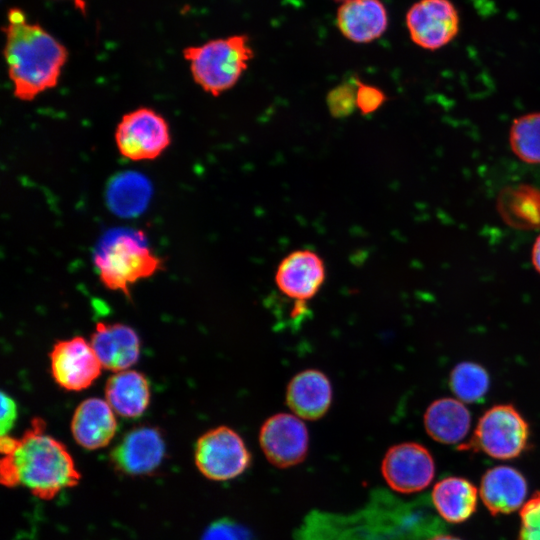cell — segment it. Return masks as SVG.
Returning <instances> with one entry per match:
<instances>
[{
    "label": "cell",
    "mask_w": 540,
    "mask_h": 540,
    "mask_svg": "<svg viewBox=\"0 0 540 540\" xmlns=\"http://www.w3.org/2000/svg\"><path fill=\"white\" fill-rule=\"evenodd\" d=\"M0 482L23 487L34 497L52 500L79 484L81 473L66 446L46 433V423L35 417L20 438L0 437Z\"/></svg>",
    "instance_id": "1"
},
{
    "label": "cell",
    "mask_w": 540,
    "mask_h": 540,
    "mask_svg": "<svg viewBox=\"0 0 540 540\" xmlns=\"http://www.w3.org/2000/svg\"><path fill=\"white\" fill-rule=\"evenodd\" d=\"M3 57L14 97L30 102L58 85L68 50L18 7L9 9L3 27Z\"/></svg>",
    "instance_id": "2"
},
{
    "label": "cell",
    "mask_w": 540,
    "mask_h": 540,
    "mask_svg": "<svg viewBox=\"0 0 540 540\" xmlns=\"http://www.w3.org/2000/svg\"><path fill=\"white\" fill-rule=\"evenodd\" d=\"M93 262L102 284L130 298V287L163 269V260L150 248L141 230L120 229L107 234Z\"/></svg>",
    "instance_id": "3"
},
{
    "label": "cell",
    "mask_w": 540,
    "mask_h": 540,
    "mask_svg": "<svg viewBox=\"0 0 540 540\" xmlns=\"http://www.w3.org/2000/svg\"><path fill=\"white\" fill-rule=\"evenodd\" d=\"M182 53L193 81L213 97L233 88L254 57L250 38L244 34L188 46Z\"/></svg>",
    "instance_id": "4"
},
{
    "label": "cell",
    "mask_w": 540,
    "mask_h": 540,
    "mask_svg": "<svg viewBox=\"0 0 540 540\" xmlns=\"http://www.w3.org/2000/svg\"><path fill=\"white\" fill-rule=\"evenodd\" d=\"M529 424L510 404L489 408L478 420L472 437L459 450L483 452L500 460L518 457L528 445Z\"/></svg>",
    "instance_id": "5"
},
{
    "label": "cell",
    "mask_w": 540,
    "mask_h": 540,
    "mask_svg": "<svg viewBox=\"0 0 540 540\" xmlns=\"http://www.w3.org/2000/svg\"><path fill=\"white\" fill-rule=\"evenodd\" d=\"M194 461L209 480L223 482L242 475L252 461L243 438L228 426L207 430L196 441Z\"/></svg>",
    "instance_id": "6"
},
{
    "label": "cell",
    "mask_w": 540,
    "mask_h": 540,
    "mask_svg": "<svg viewBox=\"0 0 540 540\" xmlns=\"http://www.w3.org/2000/svg\"><path fill=\"white\" fill-rule=\"evenodd\" d=\"M118 152L131 161H149L161 156L171 144L166 119L149 107H139L121 117L114 133Z\"/></svg>",
    "instance_id": "7"
},
{
    "label": "cell",
    "mask_w": 540,
    "mask_h": 540,
    "mask_svg": "<svg viewBox=\"0 0 540 540\" xmlns=\"http://www.w3.org/2000/svg\"><path fill=\"white\" fill-rule=\"evenodd\" d=\"M405 22L413 43L426 50L446 46L460 26L459 13L450 0H419L408 9Z\"/></svg>",
    "instance_id": "8"
},
{
    "label": "cell",
    "mask_w": 540,
    "mask_h": 540,
    "mask_svg": "<svg viewBox=\"0 0 540 540\" xmlns=\"http://www.w3.org/2000/svg\"><path fill=\"white\" fill-rule=\"evenodd\" d=\"M259 443L263 454L272 465L288 468L306 458L309 433L301 418L290 413H277L262 424Z\"/></svg>",
    "instance_id": "9"
},
{
    "label": "cell",
    "mask_w": 540,
    "mask_h": 540,
    "mask_svg": "<svg viewBox=\"0 0 540 540\" xmlns=\"http://www.w3.org/2000/svg\"><path fill=\"white\" fill-rule=\"evenodd\" d=\"M381 473L392 490L410 494L425 489L431 483L435 463L427 448L419 443L404 442L386 451Z\"/></svg>",
    "instance_id": "10"
},
{
    "label": "cell",
    "mask_w": 540,
    "mask_h": 540,
    "mask_svg": "<svg viewBox=\"0 0 540 540\" xmlns=\"http://www.w3.org/2000/svg\"><path fill=\"white\" fill-rule=\"evenodd\" d=\"M49 356L53 379L68 391L87 389L103 368L90 342L81 336L57 341Z\"/></svg>",
    "instance_id": "11"
},
{
    "label": "cell",
    "mask_w": 540,
    "mask_h": 540,
    "mask_svg": "<svg viewBox=\"0 0 540 540\" xmlns=\"http://www.w3.org/2000/svg\"><path fill=\"white\" fill-rule=\"evenodd\" d=\"M165 456V442L158 428L138 426L128 431L112 449L113 467L127 476L154 472Z\"/></svg>",
    "instance_id": "12"
},
{
    "label": "cell",
    "mask_w": 540,
    "mask_h": 540,
    "mask_svg": "<svg viewBox=\"0 0 540 540\" xmlns=\"http://www.w3.org/2000/svg\"><path fill=\"white\" fill-rule=\"evenodd\" d=\"M325 278L323 259L309 249L289 253L281 260L275 273L278 289L286 297L295 300L298 308L319 292Z\"/></svg>",
    "instance_id": "13"
},
{
    "label": "cell",
    "mask_w": 540,
    "mask_h": 540,
    "mask_svg": "<svg viewBox=\"0 0 540 540\" xmlns=\"http://www.w3.org/2000/svg\"><path fill=\"white\" fill-rule=\"evenodd\" d=\"M89 342L102 367L112 372L128 370L140 356L136 331L122 323H96Z\"/></svg>",
    "instance_id": "14"
},
{
    "label": "cell",
    "mask_w": 540,
    "mask_h": 540,
    "mask_svg": "<svg viewBox=\"0 0 540 540\" xmlns=\"http://www.w3.org/2000/svg\"><path fill=\"white\" fill-rule=\"evenodd\" d=\"M285 396L287 406L294 415L315 421L328 412L333 390L329 378L322 371L306 369L291 378Z\"/></svg>",
    "instance_id": "15"
},
{
    "label": "cell",
    "mask_w": 540,
    "mask_h": 540,
    "mask_svg": "<svg viewBox=\"0 0 540 540\" xmlns=\"http://www.w3.org/2000/svg\"><path fill=\"white\" fill-rule=\"evenodd\" d=\"M336 25L351 42L370 43L387 30V10L381 0H348L337 10Z\"/></svg>",
    "instance_id": "16"
},
{
    "label": "cell",
    "mask_w": 540,
    "mask_h": 540,
    "mask_svg": "<svg viewBox=\"0 0 540 540\" xmlns=\"http://www.w3.org/2000/svg\"><path fill=\"white\" fill-rule=\"evenodd\" d=\"M71 433L78 445L87 450L106 447L117 431L113 409L106 400L87 398L75 409Z\"/></svg>",
    "instance_id": "17"
},
{
    "label": "cell",
    "mask_w": 540,
    "mask_h": 540,
    "mask_svg": "<svg viewBox=\"0 0 540 540\" xmlns=\"http://www.w3.org/2000/svg\"><path fill=\"white\" fill-rule=\"evenodd\" d=\"M526 495L527 482L513 467H493L481 479L480 496L492 515L508 514L521 508Z\"/></svg>",
    "instance_id": "18"
},
{
    "label": "cell",
    "mask_w": 540,
    "mask_h": 540,
    "mask_svg": "<svg viewBox=\"0 0 540 540\" xmlns=\"http://www.w3.org/2000/svg\"><path fill=\"white\" fill-rule=\"evenodd\" d=\"M471 415L467 407L455 398L433 401L425 411L424 426L427 434L443 444H457L469 432Z\"/></svg>",
    "instance_id": "19"
},
{
    "label": "cell",
    "mask_w": 540,
    "mask_h": 540,
    "mask_svg": "<svg viewBox=\"0 0 540 540\" xmlns=\"http://www.w3.org/2000/svg\"><path fill=\"white\" fill-rule=\"evenodd\" d=\"M105 400L120 416H141L150 402L147 378L135 370H124L111 375L105 385Z\"/></svg>",
    "instance_id": "20"
},
{
    "label": "cell",
    "mask_w": 540,
    "mask_h": 540,
    "mask_svg": "<svg viewBox=\"0 0 540 540\" xmlns=\"http://www.w3.org/2000/svg\"><path fill=\"white\" fill-rule=\"evenodd\" d=\"M503 221L516 229H540V189L528 184L507 187L497 198Z\"/></svg>",
    "instance_id": "21"
},
{
    "label": "cell",
    "mask_w": 540,
    "mask_h": 540,
    "mask_svg": "<svg viewBox=\"0 0 540 540\" xmlns=\"http://www.w3.org/2000/svg\"><path fill=\"white\" fill-rule=\"evenodd\" d=\"M477 489L461 477H447L435 484L432 502L438 514L449 523H461L476 510Z\"/></svg>",
    "instance_id": "22"
},
{
    "label": "cell",
    "mask_w": 540,
    "mask_h": 540,
    "mask_svg": "<svg viewBox=\"0 0 540 540\" xmlns=\"http://www.w3.org/2000/svg\"><path fill=\"white\" fill-rule=\"evenodd\" d=\"M449 386L456 399L463 403L481 401L489 390V374L481 365L464 361L452 369Z\"/></svg>",
    "instance_id": "23"
},
{
    "label": "cell",
    "mask_w": 540,
    "mask_h": 540,
    "mask_svg": "<svg viewBox=\"0 0 540 540\" xmlns=\"http://www.w3.org/2000/svg\"><path fill=\"white\" fill-rule=\"evenodd\" d=\"M509 142L520 160L540 164V112L516 118L511 125Z\"/></svg>",
    "instance_id": "24"
},
{
    "label": "cell",
    "mask_w": 540,
    "mask_h": 540,
    "mask_svg": "<svg viewBox=\"0 0 540 540\" xmlns=\"http://www.w3.org/2000/svg\"><path fill=\"white\" fill-rule=\"evenodd\" d=\"M359 78L339 84L327 94V106L330 114L336 118L350 115L356 107V91Z\"/></svg>",
    "instance_id": "25"
},
{
    "label": "cell",
    "mask_w": 540,
    "mask_h": 540,
    "mask_svg": "<svg viewBox=\"0 0 540 540\" xmlns=\"http://www.w3.org/2000/svg\"><path fill=\"white\" fill-rule=\"evenodd\" d=\"M517 540H540V491L535 492L521 507Z\"/></svg>",
    "instance_id": "26"
},
{
    "label": "cell",
    "mask_w": 540,
    "mask_h": 540,
    "mask_svg": "<svg viewBox=\"0 0 540 540\" xmlns=\"http://www.w3.org/2000/svg\"><path fill=\"white\" fill-rule=\"evenodd\" d=\"M386 100L385 93L376 86L358 80L356 107L362 114H371L378 110Z\"/></svg>",
    "instance_id": "27"
},
{
    "label": "cell",
    "mask_w": 540,
    "mask_h": 540,
    "mask_svg": "<svg viewBox=\"0 0 540 540\" xmlns=\"http://www.w3.org/2000/svg\"><path fill=\"white\" fill-rule=\"evenodd\" d=\"M202 540H242L240 528L226 520L212 524L202 536Z\"/></svg>",
    "instance_id": "28"
},
{
    "label": "cell",
    "mask_w": 540,
    "mask_h": 540,
    "mask_svg": "<svg viewBox=\"0 0 540 540\" xmlns=\"http://www.w3.org/2000/svg\"><path fill=\"white\" fill-rule=\"evenodd\" d=\"M17 418L15 401L4 392L1 393V435L9 434Z\"/></svg>",
    "instance_id": "29"
},
{
    "label": "cell",
    "mask_w": 540,
    "mask_h": 540,
    "mask_svg": "<svg viewBox=\"0 0 540 540\" xmlns=\"http://www.w3.org/2000/svg\"><path fill=\"white\" fill-rule=\"evenodd\" d=\"M532 263L535 269L540 273V235L535 240L532 248Z\"/></svg>",
    "instance_id": "30"
},
{
    "label": "cell",
    "mask_w": 540,
    "mask_h": 540,
    "mask_svg": "<svg viewBox=\"0 0 540 540\" xmlns=\"http://www.w3.org/2000/svg\"><path fill=\"white\" fill-rule=\"evenodd\" d=\"M426 540H461V539L454 537L452 535H447V534H434L433 536H431L430 538Z\"/></svg>",
    "instance_id": "31"
},
{
    "label": "cell",
    "mask_w": 540,
    "mask_h": 540,
    "mask_svg": "<svg viewBox=\"0 0 540 540\" xmlns=\"http://www.w3.org/2000/svg\"><path fill=\"white\" fill-rule=\"evenodd\" d=\"M75 7L82 13H85V0H73Z\"/></svg>",
    "instance_id": "32"
},
{
    "label": "cell",
    "mask_w": 540,
    "mask_h": 540,
    "mask_svg": "<svg viewBox=\"0 0 540 540\" xmlns=\"http://www.w3.org/2000/svg\"><path fill=\"white\" fill-rule=\"evenodd\" d=\"M334 1H338V2H342V3H343V2H346V1H348V0H334Z\"/></svg>",
    "instance_id": "33"
}]
</instances>
